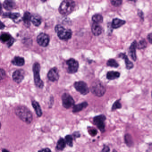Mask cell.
Returning a JSON list of instances; mask_svg holds the SVG:
<instances>
[{"label": "cell", "mask_w": 152, "mask_h": 152, "mask_svg": "<svg viewBox=\"0 0 152 152\" xmlns=\"http://www.w3.org/2000/svg\"><path fill=\"white\" fill-rule=\"evenodd\" d=\"M16 115L21 120L27 124H30L33 120V115L30 110L24 105H19L15 108Z\"/></svg>", "instance_id": "cell-1"}, {"label": "cell", "mask_w": 152, "mask_h": 152, "mask_svg": "<svg viewBox=\"0 0 152 152\" xmlns=\"http://www.w3.org/2000/svg\"><path fill=\"white\" fill-rule=\"evenodd\" d=\"M75 7V3L73 0H64L61 3L59 11L62 15L66 16L73 12Z\"/></svg>", "instance_id": "cell-2"}, {"label": "cell", "mask_w": 152, "mask_h": 152, "mask_svg": "<svg viewBox=\"0 0 152 152\" xmlns=\"http://www.w3.org/2000/svg\"><path fill=\"white\" fill-rule=\"evenodd\" d=\"M55 31L58 37L62 40L67 41L71 38L72 32L70 29H66L61 25H58L55 28Z\"/></svg>", "instance_id": "cell-3"}, {"label": "cell", "mask_w": 152, "mask_h": 152, "mask_svg": "<svg viewBox=\"0 0 152 152\" xmlns=\"http://www.w3.org/2000/svg\"><path fill=\"white\" fill-rule=\"evenodd\" d=\"M41 66L39 63L35 62L33 65V72L34 81L36 86L42 88L44 86V83L40 78V72Z\"/></svg>", "instance_id": "cell-4"}, {"label": "cell", "mask_w": 152, "mask_h": 152, "mask_svg": "<svg viewBox=\"0 0 152 152\" xmlns=\"http://www.w3.org/2000/svg\"><path fill=\"white\" fill-rule=\"evenodd\" d=\"M91 90L92 94L99 97L103 96L106 92L104 86L98 80L92 83L91 87Z\"/></svg>", "instance_id": "cell-5"}, {"label": "cell", "mask_w": 152, "mask_h": 152, "mask_svg": "<svg viewBox=\"0 0 152 152\" xmlns=\"http://www.w3.org/2000/svg\"><path fill=\"white\" fill-rule=\"evenodd\" d=\"M106 120V117L104 115H100L94 117L93 121L94 124L97 126L99 129L102 133L105 131L104 121Z\"/></svg>", "instance_id": "cell-6"}, {"label": "cell", "mask_w": 152, "mask_h": 152, "mask_svg": "<svg viewBox=\"0 0 152 152\" xmlns=\"http://www.w3.org/2000/svg\"><path fill=\"white\" fill-rule=\"evenodd\" d=\"M62 100L63 106L65 108L68 109L74 107L75 104L74 100L69 94L67 93L63 94L62 96Z\"/></svg>", "instance_id": "cell-7"}, {"label": "cell", "mask_w": 152, "mask_h": 152, "mask_svg": "<svg viewBox=\"0 0 152 152\" xmlns=\"http://www.w3.org/2000/svg\"><path fill=\"white\" fill-rule=\"evenodd\" d=\"M74 86L77 91L82 95H86L90 91L87 84L82 81L75 82L74 84Z\"/></svg>", "instance_id": "cell-8"}, {"label": "cell", "mask_w": 152, "mask_h": 152, "mask_svg": "<svg viewBox=\"0 0 152 152\" xmlns=\"http://www.w3.org/2000/svg\"><path fill=\"white\" fill-rule=\"evenodd\" d=\"M68 66L67 71L70 74H75L78 71L79 68L78 62L74 59L71 58L66 62Z\"/></svg>", "instance_id": "cell-9"}, {"label": "cell", "mask_w": 152, "mask_h": 152, "mask_svg": "<svg viewBox=\"0 0 152 152\" xmlns=\"http://www.w3.org/2000/svg\"><path fill=\"white\" fill-rule=\"evenodd\" d=\"M50 37L46 34L41 33L38 35L37 41L38 44L42 47H46L50 42Z\"/></svg>", "instance_id": "cell-10"}, {"label": "cell", "mask_w": 152, "mask_h": 152, "mask_svg": "<svg viewBox=\"0 0 152 152\" xmlns=\"http://www.w3.org/2000/svg\"><path fill=\"white\" fill-rule=\"evenodd\" d=\"M25 77V71L22 69L17 70L13 72L12 78L13 81L17 84H20L23 81Z\"/></svg>", "instance_id": "cell-11"}, {"label": "cell", "mask_w": 152, "mask_h": 152, "mask_svg": "<svg viewBox=\"0 0 152 152\" xmlns=\"http://www.w3.org/2000/svg\"><path fill=\"white\" fill-rule=\"evenodd\" d=\"M0 41L2 43H7L8 47H10L14 42V39L9 34L3 33L0 35Z\"/></svg>", "instance_id": "cell-12"}, {"label": "cell", "mask_w": 152, "mask_h": 152, "mask_svg": "<svg viewBox=\"0 0 152 152\" xmlns=\"http://www.w3.org/2000/svg\"><path fill=\"white\" fill-rule=\"evenodd\" d=\"M47 77L51 82H56L59 78V71L57 68L54 67L49 71L47 74Z\"/></svg>", "instance_id": "cell-13"}, {"label": "cell", "mask_w": 152, "mask_h": 152, "mask_svg": "<svg viewBox=\"0 0 152 152\" xmlns=\"http://www.w3.org/2000/svg\"><path fill=\"white\" fill-rule=\"evenodd\" d=\"M137 42L134 41L132 43L129 48V54L130 57L133 61H136L137 60L136 49L137 48Z\"/></svg>", "instance_id": "cell-14"}, {"label": "cell", "mask_w": 152, "mask_h": 152, "mask_svg": "<svg viewBox=\"0 0 152 152\" xmlns=\"http://www.w3.org/2000/svg\"><path fill=\"white\" fill-rule=\"evenodd\" d=\"M3 5L5 9L10 11L15 8L16 4L13 0H5Z\"/></svg>", "instance_id": "cell-15"}, {"label": "cell", "mask_w": 152, "mask_h": 152, "mask_svg": "<svg viewBox=\"0 0 152 152\" xmlns=\"http://www.w3.org/2000/svg\"><path fill=\"white\" fill-rule=\"evenodd\" d=\"M92 32L95 36H99L102 33V28L98 23H93L92 26Z\"/></svg>", "instance_id": "cell-16"}, {"label": "cell", "mask_w": 152, "mask_h": 152, "mask_svg": "<svg viewBox=\"0 0 152 152\" xmlns=\"http://www.w3.org/2000/svg\"><path fill=\"white\" fill-rule=\"evenodd\" d=\"M12 64L17 66H22L25 63L24 58L21 57H15L11 61Z\"/></svg>", "instance_id": "cell-17"}, {"label": "cell", "mask_w": 152, "mask_h": 152, "mask_svg": "<svg viewBox=\"0 0 152 152\" xmlns=\"http://www.w3.org/2000/svg\"><path fill=\"white\" fill-rule=\"evenodd\" d=\"M119 56L120 58H121L125 60L126 69L127 70H130V69H132L133 68V63L129 61L128 58L127 56H126L125 54L121 53V54H120Z\"/></svg>", "instance_id": "cell-18"}, {"label": "cell", "mask_w": 152, "mask_h": 152, "mask_svg": "<svg viewBox=\"0 0 152 152\" xmlns=\"http://www.w3.org/2000/svg\"><path fill=\"white\" fill-rule=\"evenodd\" d=\"M126 23L125 21L118 18L114 19L112 23V27L113 29H117Z\"/></svg>", "instance_id": "cell-19"}, {"label": "cell", "mask_w": 152, "mask_h": 152, "mask_svg": "<svg viewBox=\"0 0 152 152\" xmlns=\"http://www.w3.org/2000/svg\"><path fill=\"white\" fill-rule=\"evenodd\" d=\"M32 106L36 112V115L38 117H41L42 115V112L40 104L35 100H33L32 102Z\"/></svg>", "instance_id": "cell-20"}, {"label": "cell", "mask_w": 152, "mask_h": 152, "mask_svg": "<svg viewBox=\"0 0 152 152\" xmlns=\"http://www.w3.org/2000/svg\"><path fill=\"white\" fill-rule=\"evenodd\" d=\"M124 140L125 144L129 147H132L134 145L132 137L129 133H127L125 135Z\"/></svg>", "instance_id": "cell-21"}, {"label": "cell", "mask_w": 152, "mask_h": 152, "mask_svg": "<svg viewBox=\"0 0 152 152\" xmlns=\"http://www.w3.org/2000/svg\"><path fill=\"white\" fill-rule=\"evenodd\" d=\"M31 22L35 26H39L42 23V18L37 14H33L31 17Z\"/></svg>", "instance_id": "cell-22"}, {"label": "cell", "mask_w": 152, "mask_h": 152, "mask_svg": "<svg viewBox=\"0 0 152 152\" xmlns=\"http://www.w3.org/2000/svg\"><path fill=\"white\" fill-rule=\"evenodd\" d=\"M88 106V103L87 102H84L82 103L74 105L73 107V112H78L81 111L84 108H86Z\"/></svg>", "instance_id": "cell-23"}, {"label": "cell", "mask_w": 152, "mask_h": 152, "mask_svg": "<svg viewBox=\"0 0 152 152\" xmlns=\"http://www.w3.org/2000/svg\"><path fill=\"white\" fill-rule=\"evenodd\" d=\"M31 17L32 16L29 12H26L24 13L23 17V21L25 26L27 27H29L30 25V21H31Z\"/></svg>", "instance_id": "cell-24"}, {"label": "cell", "mask_w": 152, "mask_h": 152, "mask_svg": "<svg viewBox=\"0 0 152 152\" xmlns=\"http://www.w3.org/2000/svg\"><path fill=\"white\" fill-rule=\"evenodd\" d=\"M120 76V74L118 72L109 71L108 72L106 75L107 78L108 80H115L119 78Z\"/></svg>", "instance_id": "cell-25"}, {"label": "cell", "mask_w": 152, "mask_h": 152, "mask_svg": "<svg viewBox=\"0 0 152 152\" xmlns=\"http://www.w3.org/2000/svg\"><path fill=\"white\" fill-rule=\"evenodd\" d=\"M66 143L65 139H63V138H60L59 140L58 141V142H57L56 149L58 150L62 151V150H63L65 147H66Z\"/></svg>", "instance_id": "cell-26"}, {"label": "cell", "mask_w": 152, "mask_h": 152, "mask_svg": "<svg viewBox=\"0 0 152 152\" xmlns=\"http://www.w3.org/2000/svg\"><path fill=\"white\" fill-rule=\"evenodd\" d=\"M4 16L8 17L9 18H11L12 20L16 22V21H18V18H20V15L18 13H5L4 14ZM19 21V20H18Z\"/></svg>", "instance_id": "cell-27"}, {"label": "cell", "mask_w": 152, "mask_h": 152, "mask_svg": "<svg viewBox=\"0 0 152 152\" xmlns=\"http://www.w3.org/2000/svg\"><path fill=\"white\" fill-rule=\"evenodd\" d=\"M92 20L94 23H99L102 22L103 17L100 14H96L92 16Z\"/></svg>", "instance_id": "cell-28"}, {"label": "cell", "mask_w": 152, "mask_h": 152, "mask_svg": "<svg viewBox=\"0 0 152 152\" xmlns=\"http://www.w3.org/2000/svg\"><path fill=\"white\" fill-rule=\"evenodd\" d=\"M65 141L66 143L69 145L70 147L73 146V138L70 135H67L65 137Z\"/></svg>", "instance_id": "cell-29"}, {"label": "cell", "mask_w": 152, "mask_h": 152, "mask_svg": "<svg viewBox=\"0 0 152 152\" xmlns=\"http://www.w3.org/2000/svg\"><path fill=\"white\" fill-rule=\"evenodd\" d=\"M107 65L111 67L117 68L119 66V64L115 59H110L108 60L107 62Z\"/></svg>", "instance_id": "cell-30"}, {"label": "cell", "mask_w": 152, "mask_h": 152, "mask_svg": "<svg viewBox=\"0 0 152 152\" xmlns=\"http://www.w3.org/2000/svg\"><path fill=\"white\" fill-rule=\"evenodd\" d=\"M146 46H147V43L146 41L144 39L141 40L138 42V44H137V48L139 50L144 49L146 48Z\"/></svg>", "instance_id": "cell-31"}, {"label": "cell", "mask_w": 152, "mask_h": 152, "mask_svg": "<svg viewBox=\"0 0 152 152\" xmlns=\"http://www.w3.org/2000/svg\"><path fill=\"white\" fill-rule=\"evenodd\" d=\"M88 133L91 135V136L94 137L98 133V131L96 129L93 127H88Z\"/></svg>", "instance_id": "cell-32"}, {"label": "cell", "mask_w": 152, "mask_h": 152, "mask_svg": "<svg viewBox=\"0 0 152 152\" xmlns=\"http://www.w3.org/2000/svg\"><path fill=\"white\" fill-rule=\"evenodd\" d=\"M121 107H122V106H121V104L119 100H117L112 105V110L115 111L116 109H119V108H121Z\"/></svg>", "instance_id": "cell-33"}, {"label": "cell", "mask_w": 152, "mask_h": 152, "mask_svg": "<svg viewBox=\"0 0 152 152\" xmlns=\"http://www.w3.org/2000/svg\"><path fill=\"white\" fill-rule=\"evenodd\" d=\"M111 3L113 6L118 7L121 5L122 0H110Z\"/></svg>", "instance_id": "cell-34"}, {"label": "cell", "mask_w": 152, "mask_h": 152, "mask_svg": "<svg viewBox=\"0 0 152 152\" xmlns=\"http://www.w3.org/2000/svg\"><path fill=\"white\" fill-rule=\"evenodd\" d=\"M6 76V73L4 69H0V81L5 78Z\"/></svg>", "instance_id": "cell-35"}, {"label": "cell", "mask_w": 152, "mask_h": 152, "mask_svg": "<svg viewBox=\"0 0 152 152\" xmlns=\"http://www.w3.org/2000/svg\"><path fill=\"white\" fill-rule=\"evenodd\" d=\"M110 152V148L107 145H104L103 148L101 150V152Z\"/></svg>", "instance_id": "cell-36"}, {"label": "cell", "mask_w": 152, "mask_h": 152, "mask_svg": "<svg viewBox=\"0 0 152 152\" xmlns=\"http://www.w3.org/2000/svg\"><path fill=\"white\" fill-rule=\"evenodd\" d=\"M147 39L151 44H152V33H149L147 36Z\"/></svg>", "instance_id": "cell-37"}, {"label": "cell", "mask_w": 152, "mask_h": 152, "mask_svg": "<svg viewBox=\"0 0 152 152\" xmlns=\"http://www.w3.org/2000/svg\"><path fill=\"white\" fill-rule=\"evenodd\" d=\"M38 152H52L49 148H45L39 150Z\"/></svg>", "instance_id": "cell-38"}, {"label": "cell", "mask_w": 152, "mask_h": 152, "mask_svg": "<svg viewBox=\"0 0 152 152\" xmlns=\"http://www.w3.org/2000/svg\"><path fill=\"white\" fill-rule=\"evenodd\" d=\"M73 136L75 138H78V137H80V136H81L80 133L79 132H75L74 133V134H73Z\"/></svg>", "instance_id": "cell-39"}, {"label": "cell", "mask_w": 152, "mask_h": 152, "mask_svg": "<svg viewBox=\"0 0 152 152\" xmlns=\"http://www.w3.org/2000/svg\"><path fill=\"white\" fill-rule=\"evenodd\" d=\"M138 15H139V17H140L141 18H143V12L141 11H138Z\"/></svg>", "instance_id": "cell-40"}, {"label": "cell", "mask_w": 152, "mask_h": 152, "mask_svg": "<svg viewBox=\"0 0 152 152\" xmlns=\"http://www.w3.org/2000/svg\"><path fill=\"white\" fill-rule=\"evenodd\" d=\"M5 27V25L0 21V29H3Z\"/></svg>", "instance_id": "cell-41"}, {"label": "cell", "mask_w": 152, "mask_h": 152, "mask_svg": "<svg viewBox=\"0 0 152 152\" xmlns=\"http://www.w3.org/2000/svg\"><path fill=\"white\" fill-rule=\"evenodd\" d=\"M2 152H9V151H8L7 149H3L2 150Z\"/></svg>", "instance_id": "cell-42"}, {"label": "cell", "mask_w": 152, "mask_h": 152, "mask_svg": "<svg viewBox=\"0 0 152 152\" xmlns=\"http://www.w3.org/2000/svg\"><path fill=\"white\" fill-rule=\"evenodd\" d=\"M1 9H2V7H1V5L0 3V12H1Z\"/></svg>", "instance_id": "cell-43"}, {"label": "cell", "mask_w": 152, "mask_h": 152, "mask_svg": "<svg viewBox=\"0 0 152 152\" xmlns=\"http://www.w3.org/2000/svg\"><path fill=\"white\" fill-rule=\"evenodd\" d=\"M112 152H117V151H116V150H115V149H113V150H112Z\"/></svg>", "instance_id": "cell-44"}, {"label": "cell", "mask_w": 152, "mask_h": 152, "mask_svg": "<svg viewBox=\"0 0 152 152\" xmlns=\"http://www.w3.org/2000/svg\"><path fill=\"white\" fill-rule=\"evenodd\" d=\"M129 1H136V0H129Z\"/></svg>", "instance_id": "cell-45"}, {"label": "cell", "mask_w": 152, "mask_h": 152, "mask_svg": "<svg viewBox=\"0 0 152 152\" xmlns=\"http://www.w3.org/2000/svg\"><path fill=\"white\" fill-rule=\"evenodd\" d=\"M1 124L0 123V129H1Z\"/></svg>", "instance_id": "cell-46"}, {"label": "cell", "mask_w": 152, "mask_h": 152, "mask_svg": "<svg viewBox=\"0 0 152 152\" xmlns=\"http://www.w3.org/2000/svg\"><path fill=\"white\" fill-rule=\"evenodd\" d=\"M150 145H152V143H151V144H150Z\"/></svg>", "instance_id": "cell-47"}, {"label": "cell", "mask_w": 152, "mask_h": 152, "mask_svg": "<svg viewBox=\"0 0 152 152\" xmlns=\"http://www.w3.org/2000/svg\"></svg>", "instance_id": "cell-48"}]
</instances>
